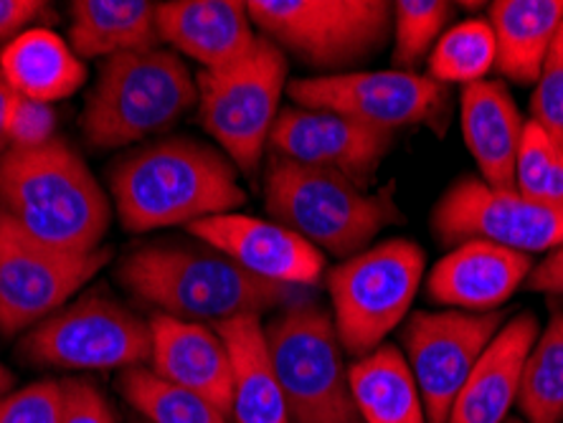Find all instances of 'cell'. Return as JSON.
<instances>
[{
    "label": "cell",
    "instance_id": "cell-23",
    "mask_svg": "<svg viewBox=\"0 0 563 423\" xmlns=\"http://www.w3.org/2000/svg\"><path fill=\"white\" fill-rule=\"evenodd\" d=\"M495 69L516 85H536L563 26V0H495Z\"/></svg>",
    "mask_w": 563,
    "mask_h": 423
},
{
    "label": "cell",
    "instance_id": "cell-18",
    "mask_svg": "<svg viewBox=\"0 0 563 423\" xmlns=\"http://www.w3.org/2000/svg\"><path fill=\"white\" fill-rule=\"evenodd\" d=\"M533 256L487 242H465L439 259L427 277L434 304L462 312H493L526 285Z\"/></svg>",
    "mask_w": 563,
    "mask_h": 423
},
{
    "label": "cell",
    "instance_id": "cell-9",
    "mask_svg": "<svg viewBox=\"0 0 563 423\" xmlns=\"http://www.w3.org/2000/svg\"><path fill=\"white\" fill-rule=\"evenodd\" d=\"M198 120L219 151L254 176L287 89V59L282 48L260 36L244 59L213 71H198Z\"/></svg>",
    "mask_w": 563,
    "mask_h": 423
},
{
    "label": "cell",
    "instance_id": "cell-6",
    "mask_svg": "<svg viewBox=\"0 0 563 423\" xmlns=\"http://www.w3.org/2000/svg\"><path fill=\"white\" fill-rule=\"evenodd\" d=\"M289 423H363L333 314L295 302L264 325Z\"/></svg>",
    "mask_w": 563,
    "mask_h": 423
},
{
    "label": "cell",
    "instance_id": "cell-12",
    "mask_svg": "<svg viewBox=\"0 0 563 423\" xmlns=\"http://www.w3.org/2000/svg\"><path fill=\"white\" fill-rule=\"evenodd\" d=\"M287 94L297 107L343 114L368 127L396 132L437 124L446 112V89L417 71H335L295 79Z\"/></svg>",
    "mask_w": 563,
    "mask_h": 423
},
{
    "label": "cell",
    "instance_id": "cell-16",
    "mask_svg": "<svg viewBox=\"0 0 563 423\" xmlns=\"http://www.w3.org/2000/svg\"><path fill=\"white\" fill-rule=\"evenodd\" d=\"M196 242L217 248L252 277L282 287L314 285L325 271V256L295 231L246 213H221L188 226Z\"/></svg>",
    "mask_w": 563,
    "mask_h": 423
},
{
    "label": "cell",
    "instance_id": "cell-27",
    "mask_svg": "<svg viewBox=\"0 0 563 423\" xmlns=\"http://www.w3.org/2000/svg\"><path fill=\"white\" fill-rule=\"evenodd\" d=\"M516 405L526 423H563V307H553L528 353Z\"/></svg>",
    "mask_w": 563,
    "mask_h": 423
},
{
    "label": "cell",
    "instance_id": "cell-41",
    "mask_svg": "<svg viewBox=\"0 0 563 423\" xmlns=\"http://www.w3.org/2000/svg\"><path fill=\"white\" fill-rule=\"evenodd\" d=\"M140 423H147V421H140Z\"/></svg>",
    "mask_w": 563,
    "mask_h": 423
},
{
    "label": "cell",
    "instance_id": "cell-35",
    "mask_svg": "<svg viewBox=\"0 0 563 423\" xmlns=\"http://www.w3.org/2000/svg\"><path fill=\"white\" fill-rule=\"evenodd\" d=\"M64 423H120L112 403L87 380H64Z\"/></svg>",
    "mask_w": 563,
    "mask_h": 423
},
{
    "label": "cell",
    "instance_id": "cell-2",
    "mask_svg": "<svg viewBox=\"0 0 563 423\" xmlns=\"http://www.w3.org/2000/svg\"><path fill=\"white\" fill-rule=\"evenodd\" d=\"M0 213L33 242L62 254H92L110 229V198L62 137L44 147H8L0 157Z\"/></svg>",
    "mask_w": 563,
    "mask_h": 423
},
{
    "label": "cell",
    "instance_id": "cell-3",
    "mask_svg": "<svg viewBox=\"0 0 563 423\" xmlns=\"http://www.w3.org/2000/svg\"><path fill=\"white\" fill-rule=\"evenodd\" d=\"M120 285L168 318L219 322L285 310L297 302L295 287L272 285L236 267L229 256L198 242L151 244L128 254L118 267Z\"/></svg>",
    "mask_w": 563,
    "mask_h": 423
},
{
    "label": "cell",
    "instance_id": "cell-4",
    "mask_svg": "<svg viewBox=\"0 0 563 423\" xmlns=\"http://www.w3.org/2000/svg\"><path fill=\"white\" fill-rule=\"evenodd\" d=\"M198 104L196 77L168 48L112 56L89 91L81 132L97 151H118L170 130Z\"/></svg>",
    "mask_w": 563,
    "mask_h": 423
},
{
    "label": "cell",
    "instance_id": "cell-13",
    "mask_svg": "<svg viewBox=\"0 0 563 423\" xmlns=\"http://www.w3.org/2000/svg\"><path fill=\"white\" fill-rule=\"evenodd\" d=\"M110 259V248L62 254L41 246L0 213V333H26L52 318Z\"/></svg>",
    "mask_w": 563,
    "mask_h": 423
},
{
    "label": "cell",
    "instance_id": "cell-34",
    "mask_svg": "<svg viewBox=\"0 0 563 423\" xmlns=\"http://www.w3.org/2000/svg\"><path fill=\"white\" fill-rule=\"evenodd\" d=\"M56 137V112L52 104L33 102L21 94L11 99L8 107V143L19 151L44 147Z\"/></svg>",
    "mask_w": 563,
    "mask_h": 423
},
{
    "label": "cell",
    "instance_id": "cell-19",
    "mask_svg": "<svg viewBox=\"0 0 563 423\" xmlns=\"http://www.w3.org/2000/svg\"><path fill=\"white\" fill-rule=\"evenodd\" d=\"M163 44L198 62L206 71L236 64L260 41L242 0H168L157 3Z\"/></svg>",
    "mask_w": 563,
    "mask_h": 423
},
{
    "label": "cell",
    "instance_id": "cell-25",
    "mask_svg": "<svg viewBox=\"0 0 563 423\" xmlns=\"http://www.w3.org/2000/svg\"><path fill=\"white\" fill-rule=\"evenodd\" d=\"M69 46L79 59L145 52L161 46L157 3L151 0H74Z\"/></svg>",
    "mask_w": 563,
    "mask_h": 423
},
{
    "label": "cell",
    "instance_id": "cell-31",
    "mask_svg": "<svg viewBox=\"0 0 563 423\" xmlns=\"http://www.w3.org/2000/svg\"><path fill=\"white\" fill-rule=\"evenodd\" d=\"M512 188L538 203H563V153L531 120H526L518 145Z\"/></svg>",
    "mask_w": 563,
    "mask_h": 423
},
{
    "label": "cell",
    "instance_id": "cell-38",
    "mask_svg": "<svg viewBox=\"0 0 563 423\" xmlns=\"http://www.w3.org/2000/svg\"><path fill=\"white\" fill-rule=\"evenodd\" d=\"M11 99H13V89L8 87V81L3 79V74H0V157L8 153V107H11Z\"/></svg>",
    "mask_w": 563,
    "mask_h": 423
},
{
    "label": "cell",
    "instance_id": "cell-20",
    "mask_svg": "<svg viewBox=\"0 0 563 423\" xmlns=\"http://www.w3.org/2000/svg\"><path fill=\"white\" fill-rule=\"evenodd\" d=\"M541 322L533 312H518L505 320L500 333L479 355L465 388L452 405L446 423H505L518 401L526 358L531 353Z\"/></svg>",
    "mask_w": 563,
    "mask_h": 423
},
{
    "label": "cell",
    "instance_id": "cell-15",
    "mask_svg": "<svg viewBox=\"0 0 563 423\" xmlns=\"http://www.w3.org/2000/svg\"><path fill=\"white\" fill-rule=\"evenodd\" d=\"M272 153L308 168L338 172L366 188L394 145V132H384L343 114L308 107H282L269 135Z\"/></svg>",
    "mask_w": 563,
    "mask_h": 423
},
{
    "label": "cell",
    "instance_id": "cell-7",
    "mask_svg": "<svg viewBox=\"0 0 563 423\" xmlns=\"http://www.w3.org/2000/svg\"><path fill=\"white\" fill-rule=\"evenodd\" d=\"M424 252L409 238L363 248L328 271L335 333L355 358L374 353L407 320L424 279Z\"/></svg>",
    "mask_w": 563,
    "mask_h": 423
},
{
    "label": "cell",
    "instance_id": "cell-14",
    "mask_svg": "<svg viewBox=\"0 0 563 423\" xmlns=\"http://www.w3.org/2000/svg\"><path fill=\"white\" fill-rule=\"evenodd\" d=\"M505 325V312H413L401 330V347L417 378L427 423L450 421L479 355Z\"/></svg>",
    "mask_w": 563,
    "mask_h": 423
},
{
    "label": "cell",
    "instance_id": "cell-5",
    "mask_svg": "<svg viewBox=\"0 0 563 423\" xmlns=\"http://www.w3.org/2000/svg\"><path fill=\"white\" fill-rule=\"evenodd\" d=\"M264 205L279 226L341 259L361 254L378 231L399 221L388 193L371 196L338 172L308 168L275 153L264 168Z\"/></svg>",
    "mask_w": 563,
    "mask_h": 423
},
{
    "label": "cell",
    "instance_id": "cell-26",
    "mask_svg": "<svg viewBox=\"0 0 563 423\" xmlns=\"http://www.w3.org/2000/svg\"><path fill=\"white\" fill-rule=\"evenodd\" d=\"M363 423H427L424 403L407 355L384 343L347 368Z\"/></svg>",
    "mask_w": 563,
    "mask_h": 423
},
{
    "label": "cell",
    "instance_id": "cell-8",
    "mask_svg": "<svg viewBox=\"0 0 563 423\" xmlns=\"http://www.w3.org/2000/svg\"><path fill=\"white\" fill-rule=\"evenodd\" d=\"M254 29L312 69H351L376 56L394 33L386 0H252Z\"/></svg>",
    "mask_w": 563,
    "mask_h": 423
},
{
    "label": "cell",
    "instance_id": "cell-10",
    "mask_svg": "<svg viewBox=\"0 0 563 423\" xmlns=\"http://www.w3.org/2000/svg\"><path fill=\"white\" fill-rule=\"evenodd\" d=\"M151 322L104 294L64 304L23 337L31 363L59 370H128L151 360Z\"/></svg>",
    "mask_w": 563,
    "mask_h": 423
},
{
    "label": "cell",
    "instance_id": "cell-17",
    "mask_svg": "<svg viewBox=\"0 0 563 423\" xmlns=\"http://www.w3.org/2000/svg\"><path fill=\"white\" fill-rule=\"evenodd\" d=\"M151 370L157 378L206 398L231 416L234 372L217 327L157 312L151 320Z\"/></svg>",
    "mask_w": 563,
    "mask_h": 423
},
{
    "label": "cell",
    "instance_id": "cell-39",
    "mask_svg": "<svg viewBox=\"0 0 563 423\" xmlns=\"http://www.w3.org/2000/svg\"><path fill=\"white\" fill-rule=\"evenodd\" d=\"M11 391H13V372L8 370L3 363H0V396H5Z\"/></svg>",
    "mask_w": 563,
    "mask_h": 423
},
{
    "label": "cell",
    "instance_id": "cell-22",
    "mask_svg": "<svg viewBox=\"0 0 563 423\" xmlns=\"http://www.w3.org/2000/svg\"><path fill=\"white\" fill-rule=\"evenodd\" d=\"M213 327L229 347L231 372H234V403H231L234 423H289L260 314H244Z\"/></svg>",
    "mask_w": 563,
    "mask_h": 423
},
{
    "label": "cell",
    "instance_id": "cell-30",
    "mask_svg": "<svg viewBox=\"0 0 563 423\" xmlns=\"http://www.w3.org/2000/svg\"><path fill=\"white\" fill-rule=\"evenodd\" d=\"M454 3L444 0H399L394 3V54L391 64L399 71H413L442 38L452 21Z\"/></svg>",
    "mask_w": 563,
    "mask_h": 423
},
{
    "label": "cell",
    "instance_id": "cell-28",
    "mask_svg": "<svg viewBox=\"0 0 563 423\" xmlns=\"http://www.w3.org/2000/svg\"><path fill=\"white\" fill-rule=\"evenodd\" d=\"M120 391L147 423H229L227 413L211 401L165 383L143 365L122 372Z\"/></svg>",
    "mask_w": 563,
    "mask_h": 423
},
{
    "label": "cell",
    "instance_id": "cell-40",
    "mask_svg": "<svg viewBox=\"0 0 563 423\" xmlns=\"http://www.w3.org/2000/svg\"><path fill=\"white\" fill-rule=\"evenodd\" d=\"M508 423H526V421H518V419H516V421H508Z\"/></svg>",
    "mask_w": 563,
    "mask_h": 423
},
{
    "label": "cell",
    "instance_id": "cell-21",
    "mask_svg": "<svg viewBox=\"0 0 563 423\" xmlns=\"http://www.w3.org/2000/svg\"><path fill=\"white\" fill-rule=\"evenodd\" d=\"M460 124L479 178L503 190L516 186V157L526 120L505 85L483 79L462 89Z\"/></svg>",
    "mask_w": 563,
    "mask_h": 423
},
{
    "label": "cell",
    "instance_id": "cell-33",
    "mask_svg": "<svg viewBox=\"0 0 563 423\" xmlns=\"http://www.w3.org/2000/svg\"><path fill=\"white\" fill-rule=\"evenodd\" d=\"M0 423H64V383L36 380L0 396Z\"/></svg>",
    "mask_w": 563,
    "mask_h": 423
},
{
    "label": "cell",
    "instance_id": "cell-29",
    "mask_svg": "<svg viewBox=\"0 0 563 423\" xmlns=\"http://www.w3.org/2000/svg\"><path fill=\"white\" fill-rule=\"evenodd\" d=\"M495 33L490 21L470 19L446 29L429 54V77L439 85H475L495 69Z\"/></svg>",
    "mask_w": 563,
    "mask_h": 423
},
{
    "label": "cell",
    "instance_id": "cell-11",
    "mask_svg": "<svg viewBox=\"0 0 563 423\" xmlns=\"http://www.w3.org/2000/svg\"><path fill=\"white\" fill-rule=\"evenodd\" d=\"M432 229L446 246L487 242L528 256L549 254L563 246V203H538L516 188L465 176L437 201Z\"/></svg>",
    "mask_w": 563,
    "mask_h": 423
},
{
    "label": "cell",
    "instance_id": "cell-1",
    "mask_svg": "<svg viewBox=\"0 0 563 423\" xmlns=\"http://www.w3.org/2000/svg\"><path fill=\"white\" fill-rule=\"evenodd\" d=\"M112 198L132 234L190 226L246 203L236 165L219 147L190 137L157 140L114 165Z\"/></svg>",
    "mask_w": 563,
    "mask_h": 423
},
{
    "label": "cell",
    "instance_id": "cell-24",
    "mask_svg": "<svg viewBox=\"0 0 563 423\" xmlns=\"http://www.w3.org/2000/svg\"><path fill=\"white\" fill-rule=\"evenodd\" d=\"M0 74L15 94L33 102H59L87 81V66L59 33L29 29L0 52Z\"/></svg>",
    "mask_w": 563,
    "mask_h": 423
},
{
    "label": "cell",
    "instance_id": "cell-37",
    "mask_svg": "<svg viewBox=\"0 0 563 423\" xmlns=\"http://www.w3.org/2000/svg\"><path fill=\"white\" fill-rule=\"evenodd\" d=\"M526 287L531 292L563 297V246L553 248L541 261L533 264V269L526 279Z\"/></svg>",
    "mask_w": 563,
    "mask_h": 423
},
{
    "label": "cell",
    "instance_id": "cell-32",
    "mask_svg": "<svg viewBox=\"0 0 563 423\" xmlns=\"http://www.w3.org/2000/svg\"><path fill=\"white\" fill-rule=\"evenodd\" d=\"M531 122H536L563 153V26L533 85Z\"/></svg>",
    "mask_w": 563,
    "mask_h": 423
},
{
    "label": "cell",
    "instance_id": "cell-36",
    "mask_svg": "<svg viewBox=\"0 0 563 423\" xmlns=\"http://www.w3.org/2000/svg\"><path fill=\"white\" fill-rule=\"evenodd\" d=\"M46 8L38 0H0V44L8 46L21 33H26Z\"/></svg>",
    "mask_w": 563,
    "mask_h": 423
}]
</instances>
